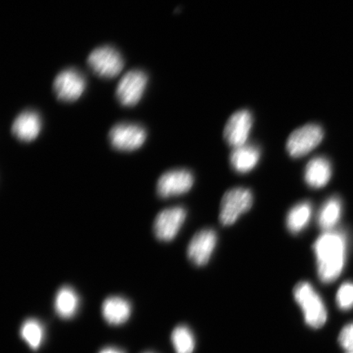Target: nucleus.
Returning <instances> with one entry per match:
<instances>
[{"label":"nucleus","mask_w":353,"mask_h":353,"mask_svg":"<svg viewBox=\"0 0 353 353\" xmlns=\"http://www.w3.org/2000/svg\"><path fill=\"white\" fill-rule=\"evenodd\" d=\"M21 337L28 343L33 350H37L43 341L44 330L41 322L30 319L26 321L21 325Z\"/></svg>","instance_id":"412c9836"},{"label":"nucleus","mask_w":353,"mask_h":353,"mask_svg":"<svg viewBox=\"0 0 353 353\" xmlns=\"http://www.w3.org/2000/svg\"><path fill=\"white\" fill-rule=\"evenodd\" d=\"M339 342L347 352H353V323L344 326L339 334Z\"/></svg>","instance_id":"5701e85b"},{"label":"nucleus","mask_w":353,"mask_h":353,"mask_svg":"<svg viewBox=\"0 0 353 353\" xmlns=\"http://www.w3.org/2000/svg\"><path fill=\"white\" fill-rule=\"evenodd\" d=\"M100 353H123L121 351L117 350V348L108 347L105 348L103 351L100 352Z\"/></svg>","instance_id":"b1692460"},{"label":"nucleus","mask_w":353,"mask_h":353,"mask_svg":"<svg viewBox=\"0 0 353 353\" xmlns=\"http://www.w3.org/2000/svg\"><path fill=\"white\" fill-rule=\"evenodd\" d=\"M347 237L341 231L325 232L317 238L313 250L316 255L317 275L325 284L332 283L345 267Z\"/></svg>","instance_id":"f257e3e1"},{"label":"nucleus","mask_w":353,"mask_h":353,"mask_svg":"<svg viewBox=\"0 0 353 353\" xmlns=\"http://www.w3.org/2000/svg\"><path fill=\"white\" fill-rule=\"evenodd\" d=\"M85 88V77L74 68L63 70L57 74L54 81V90L57 98L65 103L78 100Z\"/></svg>","instance_id":"6e6552de"},{"label":"nucleus","mask_w":353,"mask_h":353,"mask_svg":"<svg viewBox=\"0 0 353 353\" xmlns=\"http://www.w3.org/2000/svg\"><path fill=\"white\" fill-rule=\"evenodd\" d=\"M108 137L110 145L117 151L134 152L144 144L147 132L137 123H121L110 130Z\"/></svg>","instance_id":"423d86ee"},{"label":"nucleus","mask_w":353,"mask_h":353,"mask_svg":"<svg viewBox=\"0 0 353 353\" xmlns=\"http://www.w3.org/2000/svg\"><path fill=\"white\" fill-rule=\"evenodd\" d=\"M171 341L176 353H193L195 350V338L187 326H176L172 333Z\"/></svg>","instance_id":"aec40b11"},{"label":"nucleus","mask_w":353,"mask_h":353,"mask_svg":"<svg viewBox=\"0 0 353 353\" xmlns=\"http://www.w3.org/2000/svg\"><path fill=\"white\" fill-rule=\"evenodd\" d=\"M87 63L97 76L104 79L117 77L125 65L120 52L112 46L96 48L88 57Z\"/></svg>","instance_id":"20e7f679"},{"label":"nucleus","mask_w":353,"mask_h":353,"mask_svg":"<svg viewBox=\"0 0 353 353\" xmlns=\"http://www.w3.org/2000/svg\"><path fill=\"white\" fill-rule=\"evenodd\" d=\"M148 83V77L143 70H132L127 72L118 83V101L125 107H134L142 99Z\"/></svg>","instance_id":"0eeeda50"},{"label":"nucleus","mask_w":353,"mask_h":353,"mask_svg":"<svg viewBox=\"0 0 353 353\" xmlns=\"http://www.w3.org/2000/svg\"><path fill=\"white\" fill-rule=\"evenodd\" d=\"M193 183L192 172L184 169L170 170L159 179L157 191L159 196L161 198L180 196L189 192Z\"/></svg>","instance_id":"9d476101"},{"label":"nucleus","mask_w":353,"mask_h":353,"mask_svg":"<svg viewBox=\"0 0 353 353\" xmlns=\"http://www.w3.org/2000/svg\"><path fill=\"white\" fill-rule=\"evenodd\" d=\"M337 305L341 310L348 311L353 307V282H344L336 294Z\"/></svg>","instance_id":"4be33fe9"},{"label":"nucleus","mask_w":353,"mask_h":353,"mask_svg":"<svg viewBox=\"0 0 353 353\" xmlns=\"http://www.w3.org/2000/svg\"><path fill=\"white\" fill-rule=\"evenodd\" d=\"M253 116L248 110H240L229 118L223 131L225 141L236 148L246 144L253 126Z\"/></svg>","instance_id":"9b49d317"},{"label":"nucleus","mask_w":353,"mask_h":353,"mask_svg":"<svg viewBox=\"0 0 353 353\" xmlns=\"http://www.w3.org/2000/svg\"><path fill=\"white\" fill-rule=\"evenodd\" d=\"M260 159V150L254 145L245 144L234 148L230 154V163L238 173L245 174L257 165Z\"/></svg>","instance_id":"dca6fc26"},{"label":"nucleus","mask_w":353,"mask_h":353,"mask_svg":"<svg viewBox=\"0 0 353 353\" xmlns=\"http://www.w3.org/2000/svg\"><path fill=\"white\" fill-rule=\"evenodd\" d=\"M294 297L302 308L304 320L312 328H321L327 320V311L323 300L307 281L299 282L294 289Z\"/></svg>","instance_id":"f03ea898"},{"label":"nucleus","mask_w":353,"mask_h":353,"mask_svg":"<svg viewBox=\"0 0 353 353\" xmlns=\"http://www.w3.org/2000/svg\"><path fill=\"white\" fill-rule=\"evenodd\" d=\"M312 214V207L310 202L303 201L295 205L289 211L286 217V226L292 234L302 232L307 226Z\"/></svg>","instance_id":"6ab92c4d"},{"label":"nucleus","mask_w":353,"mask_h":353,"mask_svg":"<svg viewBox=\"0 0 353 353\" xmlns=\"http://www.w3.org/2000/svg\"><path fill=\"white\" fill-rule=\"evenodd\" d=\"M323 138L324 130L320 125L307 123L290 135L286 143L287 152L291 157H303L316 148Z\"/></svg>","instance_id":"39448f33"},{"label":"nucleus","mask_w":353,"mask_h":353,"mask_svg":"<svg viewBox=\"0 0 353 353\" xmlns=\"http://www.w3.org/2000/svg\"><path fill=\"white\" fill-rule=\"evenodd\" d=\"M187 217L183 207L176 206L159 213L154 221L153 232L159 241L169 242L178 235Z\"/></svg>","instance_id":"1a4fd4ad"},{"label":"nucleus","mask_w":353,"mask_h":353,"mask_svg":"<svg viewBox=\"0 0 353 353\" xmlns=\"http://www.w3.org/2000/svg\"><path fill=\"white\" fill-rule=\"evenodd\" d=\"M347 353H353V352H347Z\"/></svg>","instance_id":"393cba45"},{"label":"nucleus","mask_w":353,"mask_h":353,"mask_svg":"<svg viewBox=\"0 0 353 353\" xmlns=\"http://www.w3.org/2000/svg\"><path fill=\"white\" fill-rule=\"evenodd\" d=\"M332 176V167L327 158L317 157L307 163L304 179L309 187L321 188L327 185Z\"/></svg>","instance_id":"4468645a"},{"label":"nucleus","mask_w":353,"mask_h":353,"mask_svg":"<svg viewBox=\"0 0 353 353\" xmlns=\"http://www.w3.org/2000/svg\"><path fill=\"white\" fill-rule=\"evenodd\" d=\"M41 128L39 114L34 110H25L13 121L12 132L21 142L29 143L37 138Z\"/></svg>","instance_id":"ddd939ff"},{"label":"nucleus","mask_w":353,"mask_h":353,"mask_svg":"<svg viewBox=\"0 0 353 353\" xmlns=\"http://www.w3.org/2000/svg\"><path fill=\"white\" fill-rule=\"evenodd\" d=\"M79 299L76 291L69 286H63L57 291L54 307L57 314L61 319H69L76 314Z\"/></svg>","instance_id":"a211bd4d"},{"label":"nucleus","mask_w":353,"mask_h":353,"mask_svg":"<svg viewBox=\"0 0 353 353\" xmlns=\"http://www.w3.org/2000/svg\"><path fill=\"white\" fill-rule=\"evenodd\" d=\"M101 312L105 321L112 325L125 323L131 315V305L125 299L119 296L110 297L105 300Z\"/></svg>","instance_id":"2eb2a0df"},{"label":"nucleus","mask_w":353,"mask_h":353,"mask_svg":"<svg viewBox=\"0 0 353 353\" xmlns=\"http://www.w3.org/2000/svg\"><path fill=\"white\" fill-rule=\"evenodd\" d=\"M343 212V203L341 199L333 196L328 199L317 215V223L322 230L332 231L341 219Z\"/></svg>","instance_id":"f3484780"},{"label":"nucleus","mask_w":353,"mask_h":353,"mask_svg":"<svg viewBox=\"0 0 353 353\" xmlns=\"http://www.w3.org/2000/svg\"><path fill=\"white\" fill-rule=\"evenodd\" d=\"M253 194L249 189L236 188L229 190L221 201L219 221L223 226L236 222L240 216L253 205Z\"/></svg>","instance_id":"7ed1b4c3"},{"label":"nucleus","mask_w":353,"mask_h":353,"mask_svg":"<svg viewBox=\"0 0 353 353\" xmlns=\"http://www.w3.org/2000/svg\"><path fill=\"white\" fill-rule=\"evenodd\" d=\"M217 241V233L213 229H203L198 232L189 243L188 257L190 261L198 267L208 263Z\"/></svg>","instance_id":"f8f14e48"}]
</instances>
